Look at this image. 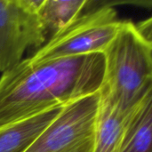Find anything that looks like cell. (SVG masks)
<instances>
[{
  "label": "cell",
  "mask_w": 152,
  "mask_h": 152,
  "mask_svg": "<svg viewBox=\"0 0 152 152\" xmlns=\"http://www.w3.org/2000/svg\"><path fill=\"white\" fill-rule=\"evenodd\" d=\"M89 4L87 0H44L39 16L46 30L53 35L80 16Z\"/></svg>",
  "instance_id": "cell-9"
},
{
  "label": "cell",
  "mask_w": 152,
  "mask_h": 152,
  "mask_svg": "<svg viewBox=\"0 0 152 152\" xmlns=\"http://www.w3.org/2000/svg\"><path fill=\"white\" fill-rule=\"evenodd\" d=\"M103 76V53L23 59L0 77V127L98 93Z\"/></svg>",
  "instance_id": "cell-1"
},
{
  "label": "cell",
  "mask_w": 152,
  "mask_h": 152,
  "mask_svg": "<svg viewBox=\"0 0 152 152\" xmlns=\"http://www.w3.org/2000/svg\"><path fill=\"white\" fill-rule=\"evenodd\" d=\"M104 56L100 93L122 112L134 115L152 94V40L131 20H122Z\"/></svg>",
  "instance_id": "cell-2"
},
{
  "label": "cell",
  "mask_w": 152,
  "mask_h": 152,
  "mask_svg": "<svg viewBox=\"0 0 152 152\" xmlns=\"http://www.w3.org/2000/svg\"><path fill=\"white\" fill-rule=\"evenodd\" d=\"M98 93L61 108L25 152H94Z\"/></svg>",
  "instance_id": "cell-4"
},
{
  "label": "cell",
  "mask_w": 152,
  "mask_h": 152,
  "mask_svg": "<svg viewBox=\"0 0 152 152\" xmlns=\"http://www.w3.org/2000/svg\"><path fill=\"white\" fill-rule=\"evenodd\" d=\"M122 20L117 11L102 6L78 16L66 28L53 34L28 59L38 62L89 53H103L118 33Z\"/></svg>",
  "instance_id": "cell-3"
},
{
  "label": "cell",
  "mask_w": 152,
  "mask_h": 152,
  "mask_svg": "<svg viewBox=\"0 0 152 152\" xmlns=\"http://www.w3.org/2000/svg\"><path fill=\"white\" fill-rule=\"evenodd\" d=\"M152 94L142 102L126 132L119 152H152Z\"/></svg>",
  "instance_id": "cell-8"
},
{
  "label": "cell",
  "mask_w": 152,
  "mask_h": 152,
  "mask_svg": "<svg viewBox=\"0 0 152 152\" xmlns=\"http://www.w3.org/2000/svg\"><path fill=\"white\" fill-rule=\"evenodd\" d=\"M44 0H0V72L12 69L30 47H41L47 30L39 16Z\"/></svg>",
  "instance_id": "cell-5"
},
{
  "label": "cell",
  "mask_w": 152,
  "mask_h": 152,
  "mask_svg": "<svg viewBox=\"0 0 152 152\" xmlns=\"http://www.w3.org/2000/svg\"><path fill=\"white\" fill-rule=\"evenodd\" d=\"M62 107L0 127V152H25Z\"/></svg>",
  "instance_id": "cell-7"
},
{
  "label": "cell",
  "mask_w": 152,
  "mask_h": 152,
  "mask_svg": "<svg viewBox=\"0 0 152 152\" xmlns=\"http://www.w3.org/2000/svg\"><path fill=\"white\" fill-rule=\"evenodd\" d=\"M136 112L134 115L125 114L108 97L100 93L94 134V152H119Z\"/></svg>",
  "instance_id": "cell-6"
}]
</instances>
